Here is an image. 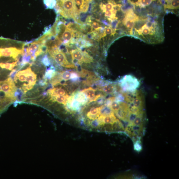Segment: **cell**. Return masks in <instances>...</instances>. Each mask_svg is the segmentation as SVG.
Returning <instances> with one entry per match:
<instances>
[{"label": "cell", "mask_w": 179, "mask_h": 179, "mask_svg": "<svg viewBox=\"0 0 179 179\" xmlns=\"http://www.w3.org/2000/svg\"><path fill=\"white\" fill-rule=\"evenodd\" d=\"M99 90L105 93L112 94L115 92L116 87L112 83H108L99 88Z\"/></svg>", "instance_id": "8fae6325"}, {"label": "cell", "mask_w": 179, "mask_h": 179, "mask_svg": "<svg viewBox=\"0 0 179 179\" xmlns=\"http://www.w3.org/2000/svg\"><path fill=\"white\" fill-rule=\"evenodd\" d=\"M39 84L41 86H44L47 84V79L44 78L43 80H41L39 81Z\"/></svg>", "instance_id": "d6986e66"}, {"label": "cell", "mask_w": 179, "mask_h": 179, "mask_svg": "<svg viewBox=\"0 0 179 179\" xmlns=\"http://www.w3.org/2000/svg\"><path fill=\"white\" fill-rule=\"evenodd\" d=\"M120 85L124 91L133 92L138 88L140 84L138 80L131 75H127L122 78Z\"/></svg>", "instance_id": "7a4b0ae2"}, {"label": "cell", "mask_w": 179, "mask_h": 179, "mask_svg": "<svg viewBox=\"0 0 179 179\" xmlns=\"http://www.w3.org/2000/svg\"><path fill=\"white\" fill-rule=\"evenodd\" d=\"M82 91L86 95L88 101L92 100L96 96V90L92 87L84 89Z\"/></svg>", "instance_id": "5bb4252c"}, {"label": "cell", "mask_w": 179, "mask_h": 179, "mask_svg": "<svg viewBox=\"0 0 179 179\" xmlns=\"http://www.w3.org/2000/svg\"><path fill=\"white\" fill-rule=\"evenodd\" d=\"M143 102L141 97L139 96L133 98L132 100V105L133 107L140 110H142L143 108Z\"/></svg>", "instance_id": "4fadbf2b"}, {"label": "cell", "mask_w": 179, "mask_h": 179, "mask_svg": "<svg viewBox=\"0 0 179 179\" xmlns=\"http://www.w3.org/2000/svg\"><path fill=\"white\" fill-rule=\"evenodd\" d=\"M43 1L47 9H54L56 3V0H43Z\"/></svg>", "instance_id": "e0dca14e"}, {"label": "cell", "mask_w": 179, "mask_h": 179, "mask_svg": "<svg viewBox=\"0 0 179 179\" xmlns=\"http://www.w3.org/2000/svg\"><path fill=\"white\" fill-rule=\"evenodd\" d=\"M55 73L54 67L51 66L45 72L44 78L46 79H50L54 76Z\"/></svg>", "instance_id": "2e32d148"}, {"label": "cell", "mask_w": 179, "mask_h": 179, "mask_svg": "<svg viewBox=\"0 0 179 179\" xmlns=\"http://www.w3.org/2000/svg\"><path fill=\"white\" fill-rule=\"evenodd\" d=\"M73 96L75 99L81 105H83L88 103V99L86 95L82 91L74 94Z\"/></svg>", "instance_id": "ba28073f"}, {"label": "cell", "mask_w": 179, "mask_h": 179, "mask_svg": "<svg viewBox=\"0 0 179 179\" xmlns=\"http://www.w3.org/2000/svg\"><path fill=\"white\" fill-rule=\"evenodd\" d=\"M68 95H58V96L49 97L50 100L53 102H56L58 103L66 106L67 104L68 98L69 97Z\"/></svg>", "instance_id": "9c48e42d"}, {"label": "cell", "mask_w": 179, "mask_h": 179, "mask_svg": "<svg viewBox=\"0 0 179 179\" xmlns=\"http://www.w3.org/2000/svg\"><path fill=\"white\" fill-rule=\"evenodd\" d=\"M48 52L52 58L61 66L67 68H75L74 65L68 62L65 54L59 48L52 49Z\"/></svg>", "instance_id": "6da1fadb"}, {"label": "cell", "mask_w": 179, "mask_h": 179, "mask_svg": "<svg viewBox=\"0 0 179 179\" xmlns=\"http://www.w3.org/2000/svg\"><path fill=\"white\" fill-rule=\"evenodd\" d=\"M41 63H42L45 66H48L51 64L50 61L47 55H45L41 59Z\"/></svg>", "instance_id": "ac0fdd59"}, {"label": "cell", "mask_w": 179, "mask_h": 179, "mask_svg": "<svg viewBox=\"0 0 179 179\" xmlns=\"http://www.w3.org/2000/svg\"><path fill=\"white\" fill-rule=\"evenodd\" d=\"M23 53V49H18L16 48H0V57H11L16 60H18L19 55H22Z\"/></svg>", "instance_id": "8992f818"}, {"label": "cell", "mask_w": 179, "mask_h": 179, "mask_svg": "<svg viewBox=\"0 0 179 179\" xmlns=\"http://www.w3.org/2000/svg\"><path fill=\"white\" fill-rule=\"evenodd\" d=\"M72 72L69 71H64L62 72H58V75L61 84H62L63 81H69L71 79V75Z\"/></svg>", "instance_id": "7c38bea8"}, {"label": "cell", "mask_w": 179, "mask_h": 179, "mask_svg": "<svg viewBox=\"0 0 179 179\" xmlns=\"http://www.w3.org/2000/svg\"><path fill=\"white\" fill-rule=\"evenodd\" d=\"M18 62V61L17 60V61L12 63H0V67L2 68H5V69L11 70L13 69V68L15 66L17 65Z\"/></svg>", "instance_id": "9a60e30c"}, {"label": "cell", "mask_w": 179, "mask_h": 179, "mask_svg": "<svg viewBox=\"0 0 179 179\" xmlns=\"http://www.w3.org/2000/svg\"><path fill=\"white\" fill-rule=\"evenodd\" d=\"M48 94L49 97L68 95L66 91L60 87L54 88L49 89L48 91Z\"/></svg>", "instance_id": "30bf717a"}, {"label": "cell", "mask_w": 179, "mask_h": 179, "mask_svg": "<svg viewBox=\"0 0 179 179\" xmlns=\"http://www.w3.org/2000/svg\"><path fill=\"white\" fill-rule=\"evenodd\" d=\"M17 90L13 80L9 77L5 81H0V90L5 92L7 97L16 101V98L15 93Z\"/></svg>", "instance_id": "3957f363"}, {"label": "cell", "mask_w": 179, "mask_h": 179, "mask_svg": "<svg viewBox=\"0 0 179 179\" xmlns=\"http://www.w3.org/2000/svg\"><path fill=\"white\" fill-rule=\"evenodd\" d=\"M66 0H56V2H63Z\"/></svg>", "instance_id": "ffe728a7"}, {"label": "cell", "mask_w": 179, "mask_h": 179, "mask_svg": "<svg viewBox=\"0 0 179 179\" xmlns=\"http://www.w3.org/2000/svg\"><path fill=\"white\" fill-rule=\"evenodd\" d=\"M36 81L37 75L32 71L31 68L29 67L27 69L25 82L20 88L24 94L33 88L36 84Z\"/></svg>", "instance_id": "5b68a950"}, {"label": "cell", "mask_w": 179, "mask_h": 179, "mask_svg": "<svg viewBox=\"0 0 179 179\" xmlns=\"http://www.w3.org/2000/svg\"><path fill=\"white\" fill-rule=\"evenodd\" d=\"M72 60L77 61L79 64L83 63H90L93 61L92 57L86 52H83L79 48L72 50L70 52Z\"/></svg>", "instance_id": "277c9868"}, {"label": "cell", "mask_w": 179, "mask_h": 179, "mask_svg": "<svg viewBox=\"0 0 179 179\" xmlns=\"http://www.w3.org/2000/svg\"><path fill=\"white\" fill-rule=\"evenodd\" d=\"M104 106L99 107H93L86 114L87 119L89 120L87 122V125H88L91 122L97 120L100 116L101 113L102 109Z\"/></svg>", "instance_id": "52a82bcc"}]
</instances>
